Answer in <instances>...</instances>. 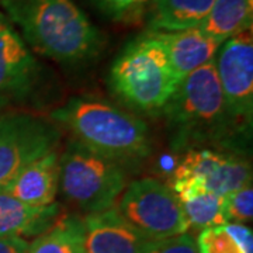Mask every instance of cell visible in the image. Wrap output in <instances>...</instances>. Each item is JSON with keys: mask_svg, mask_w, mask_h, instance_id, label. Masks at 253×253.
<instances>
[{"mask_svg": "<svg viewBox=\"0 0 253 253\" xmlns=\"http://www.w3.org/2000/svg\"><path fill=\"white\" fill-rule=\"evenodd\" d=\"M154 33V31H152ZM168 51L169 61L177 82L199 68L215 61L221 42L207 36L199 27L176 31L155 33Z\"/></svg>", "mask_w": 253, "mask_h": 253, "instance_id": "7c38bea8", "label": "cell"}, {"mask_svg": "<svg viewBox=\"0 0 253 253\" xmlns=\"http://www.w3.org/2000/svg\"><path fill=\"white\" fill-rule=\"evenodd\" d=\"M214 62L228 107L242 126L251 129L253 110L252 27L228 38Z\"/></svg>", "mask_w": 253, "mask_h": 253, "instance_id": "ba28073f", "label": "cell"}, {"mask_svg": "<svg viewBox=\"0 0 253 253\" xmlns=\"http://www.w3.org/2000/svg\"><path fill=\"white\" fill-rule=\"evenodd\" d=\"M197 245L200 253H242L222 226L203 229Z\"/></svg>", "mask_w": 253, "mask_h": 253, "instance_id": "ffe728a7", "label": "cell"}, {"mask_svg": "<svg viewBox=\"0 0 253 253\" xmlns=\"http://www.w3.org/2000/svg\"><path fill=\"white\" fill-rule=\"evenodd\" d=\"M83 225V253H144L148 245L116 207L87 214Z\"/></svg>", "mask_w": 253, "mask_h": 253, "instance_id": "8fae6325", "label": "cell"}, {"mask_svg": "<svg viewBox=\"0 0 253 253\" xmlns=\"http://www.w3.org/2000/svg\"><path fill=\"white\" fill-rule=\"evenodd\" d=\"M252 17L253 0H215L199 28L222 44L245 28L252 27Z\"/></svg>", "mask_w": 253, "mask_h": 253, "instance_id": "e0dca14e", "label": "cell"}, {"mask_svg": "<svg viewBox=\"0 0 253 253\" xmlns=\"http://www.w3.org/2000/svg\"><path fill=\"white\" fill-rule=\"evenodd\" d=\"M52 118L72 132L78 144L118 165L138 162L149 155L146 126L106 101L72 99L55 110Z\"/></svg>", "mask_w": 253, "mask_h": 253, "instance_id": "3957f363", "label": "cell"}, {"mask_svg": "<svg viewBox=\"0 0 253 253\" xmlns=\"http://www.w3.org/2000/svg\"><path fill=\"white\" fill-rule=\"evenodd\" d=\"M37 62L23 38L0 14V107L24 97L36 79Z\"/></svg>", "mask_w": 253, "mask_h": 253, "instance_id": "30bf717a", "label": "cell"}, {"mask_svg": "<svg viewBox=\"0 0 253 253\" xmlns=\"http://www.w3.org/2000/svg\"><path fill=\"white\" fill-rule=\"evenodd\" d=\"M163 111L174 148L214 145L236 149L251 132L228 107L214 61L179 82Z\"/></svg>", "mask_w": 253, "mask_h": 253, "instance_id": "6da1fadb", "label": "cell"}, {"mask_svg": "<svg viewBox=\"0 0 253 253\" xmlns=\"http://www.w3.org/2000/svg\"><path fill=\"white\" fill-rule=\"evenodd\" d=\"M59 187V158L56 151L38 158L11 179L4 189L34 207L52 206Z\"/></svg>", "mask_w": 253, "mask_h": 253, "instance_id": "4fadbf2b", "label": "cell"}, {"mask_svg": "<svg viewBox=\"0 0 253 253\" xmlns=\"http://www.w3.org/2000/svg\"><path fill=\"white\" fill-rule=\"evenodd\" d=\"M144 253H200L197 239L189 234L149 241Z\"/></svg>", "mask_w": 253, "mask_h": 253, "instance_id": "7402d4cb", "label": "cell"}, {"mask_svg": "<svg viewBox=\"0 0 253 253\" xmlns=\"http://www.w3.org/2000/svg\"><path fill=\"white\" fill-rule=\"evenodd\" d=\"M10 18L37 52L58 62L99 54L103 38L72 0H3Z\"/></svg>", "mask_w": 253, "mask_h": 253, "instance_id": "7a4b0ae2", "label": "cell"}, {"mask_svg": "<svg viewBox=\"0 0 253 253\" xmlns=\"http://www.w3.org/2000/svg\"><path fill=\"white\" fill-rule=\"evenodd\" d=\"M26 253H83V225L78 218H62L28 244Z\"/></svg>", "mask_w": 253, "mask_h": 253, "instance_id": "ac0fdd59", "label": "cell"}, {"mask_svg": "<svg viewBox=\"0 0 253 253\" xmlns=\"http://www.w3.org/2000/svg\"><path fill=\"white\" fill-rule=\"evenodd\" d=\"M174 176L191 177L222 197L252 183V169L246 161L210 149H189Z\"/></svg>", "mask_w": 253, "mask_h": 253, "instance_id": "9c48e42d", "label": "cell"}, {"mask_svg": "<svg viewBox=\"0 0 253 253\" xmlns=\"http://www.w3.org/2000/svg\"><path fill=\"white\" fill-rule=\"evenodd\" d=\"M116 208L148 241L186 234L189 229L187 218L173 190L154 179L132 181Z\"/></svg>", "mask_w": 253, "mask_h": 253, "instance_id": "8992f818", "label": "cell"}, {"mask_svg": "<svg viewBox=\"0 0 253 253\" xmlns=\"http://www.w3.org/2000/svg\"><path fill=\"white\" fill-rule=\"evenodd\" d=\"M110 81L121 99L144 111L163 109L179 84L168 51L152 31L126 46L111 68Z\"/></svg>", "mask_w": 253, "mask_h": 253, "instance_id": "277c9868", "label": "cell"}, {"mask_svg": "<svg viewBox=\"0 0 253 253\" xmlns=\"http://www.w3.org/2000/svg\"><path fill=\"white\" fill-rule=\"evenodd\" d=\"M222 228L226 231V234L232 238L236 246L242 253H253V235L252 229L248 228L245 224L238 222H228Z\"/></svg>", "mask_w": 253, "mask_h": 253, "instance_id": "603a6c76", "label": "cell"}, {"mask_svg": "<svg viewBox=\"0 0 253 253\" xmlns=\"http://www.w3.org/2000/svg\"><path fill=\"white\" fill-rule=\"evenodd\" d=\"M56 204L34 207L0 187V238H21L44 234L58 217Z\"/></svg>", "mask_w": 253, "mask_h": 253, "instance_id": "9a60e30c", "label": "cell"}, {"mask_svg": "<svg viewBox=\"0 0 253 253\" xmlns=\"http://www.w3.org/2000/svg\"><path fill=\"white\" fill-rule=\"evenodd\" d=\"M59 184L72 204L93 214L114 206L126 177L118 163L73 144L59 159Z\"/></svg>", "mask_w": 253, "mask_h": 253, "instance_id": "5b68a950", "label": "cell"}, {"mask_svg": "<svg viewBox=\"0 0 253 253\" xmlns=\"http://www.w3.org/2000/svg\"><path fill=\"white\" fill-rule=\"evenodd\" d=\"M173 193L180 201L189 228L206 229L228 224L222 196L206 189L187 176H173Z\"/></svg>", "mask_w": 253, "mask_h": 253, "instance_id": "5bb4252c", "label": "cell"}, {"mask_svg": "<svg viewBox=\"0 0 253 253\" xmlns=\"http://www.w3.org/2000/svg\"><path fill=\"white\" fill-rule=\"evenodd\" d=\"M28 242L23 238H0V253H26Z\"/></svg>", "mask_w": 253, "mask_h": 253, "instance_id": "cb8c5ba5", "label": "cell"}, {"mask_svg": "<svg viewBox=\"0 0 253 253\" xmlns=\"http://www.w3.org/2000/svg\"><path fill=\"white\" fill-rule=\"evenodd\" d=\"M228 222L246 224L253 217V190L251 184L229 193L224 197Z\"/></svg>", "mask_w": 253, "mask_h": 253, "instance_id": "d6986e66", "label": "cell"}, {"mask_svg": "<svg viewBox=\"0 0 253 253\" xmlns=\"http://www.w3.org/2000/svg\"><path fill=\"white\" fill-rule=\"evenodd\" d=\"M59 132L52 123L30 114L0 117V187L28 163L56 149Z\"/></svg>", "mask_w": 253, "mask_h": 253, "instance_id": "52a82bcc", "label": "cell"}, {"mask_svg": "<svg viewBox=\"0 0 253 253\" xmlns=\"http://www.w3.org/2000/svg\"><path fill=\"white\" fill-rule=\"evenodd\" d=\"M94 1L110 17L121 21L139 18L144 14L145 7L151 3V0H94Z\"/></svg>", "mask_w": 253, "mask_h": 253, "instance_id": "44dd1931", "label": "cell"}, {"mask_svg": "<svg viewBox=\"0 0 253 253\" xmlns=\"http://www.w3.org/2000/svg\"><path fill=\"white\" fill-rule=\"evenodd\" d=\"M215 0H151L149 26L154 33L200 27Z\"/></svg>", "mask_w": 253, "mask_h": 253, "instance_id": "2e32d148", "label": "cell"}]
</instances>
